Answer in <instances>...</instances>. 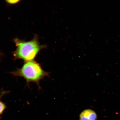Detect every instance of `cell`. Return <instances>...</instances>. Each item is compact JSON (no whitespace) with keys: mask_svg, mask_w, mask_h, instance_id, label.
Returning a JSON list of instances; mask_svg holds the SVG:
<instances>
[{"mask_svg":"<svg viewBox=\"0 0 120 120\" xmlns=\"http://www.w3.org/2000/svg\"><path fill=\"white\" fill-rule=\"evenodd\" d=\"M16 73L28 82H36L49 75V73L44 71L39 64L32 61L25 63Z\"/></svg>","mask_w":120,"mask_h":120,"instance_id":"2","label":"cell"},{"mask_svg":"<svg viewBox=\"0 0 120 120\" xmlns=\"http://www.w3.org/2000/svg\"><path fill=\"white\" fill-rule=\"evenodd\" d=\"M97 115L96 112L90 109H86L81 113L79 116L80 120H96Z\"/></svg>","mask_w":120,"mask_h":120,"instance_id":"3","label":"cell"},{"mask_svg":"<svg viewBox=\"0 0 120 120\" xmlns=\"http://www.w3.org/2000/svg\"><path fill=\"white\" fill-rule=\"evenodd\" d=\"M5 106L2 102L0 101V115L2 113L5 109Z\"/></svg>","mask_w":120,"mask_h":120,"instance_id":"4","label":"cell"},{"mask_svg":"<svg viewBox=\"0 0 120 120\" xmlns=\"http://www.w3.org/2000/svg\"><path fill=\"white\" fill-rule=\"evenodd\" d=\"M7 2L10 4H14L16 3L19 1V0H7Z\"/></svg>","mask_w":120,"mask_h":120,"instance_id":"5","label":"cell"},{"mask_svg":"<svg viewBox=\"0 0 120 120\" xmlns=\"http://www.w3.org/2000/svg\"><path fill=\"white\" fill-rule=\"evenodd\" d=\"M17 49L15 56L28 61H31L35 58L41 47L37 40L25 42L19 40H15Z\"/></svg>","mask_w":120,"mask_h":120,"instance_id":"1","label":"cell"}]
</instances>
